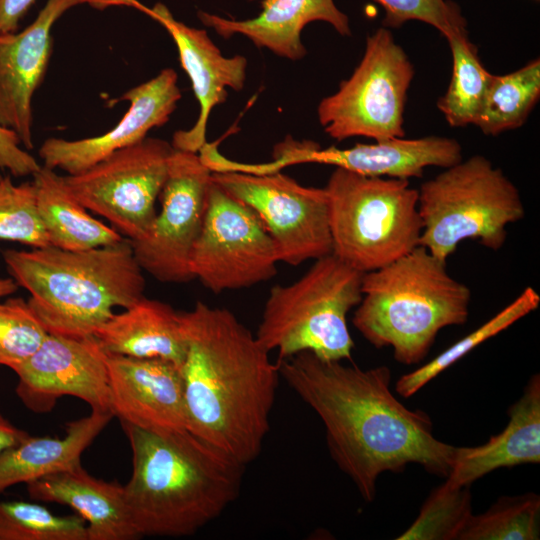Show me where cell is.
<instances>
[{
	"label": "cell",
	"mask_w": 540,
	"mask_h": 540,
	"mask_svg": "<svg viewBox=\"0 0 540 540\" xmlns=\"http://www.w3.org/2000/svg\"><path fill=\"white\" fill-rule=\"evenodd\" d=\"M277 366L323 422L332 459L366 502L374 500L384 472L401 473L409 464L444 478L451 472L458 447L437 439L430 417L394 396L387 366L362 369L310 351Z\"/></svg>",
	"instance_id": "1"
},
{
	"label": "cell",
	"mask_w": 540,
	"mask_h": 540,
	"mask_svg": "<svg viewBox=\"0 0 540 540\" xmlns=\"http://www.w3.org/2000/svg\"><path fill=\"white\" fill-rule=\"evenodd\" d=\"M181 316L188 430L246 466L259 456L270 429L277 363L228 309L197 301Z\"/></svg>",
	"instance_id": "2"
},
{
	"label": "cell",
	"mask_w": 540,
	"mask_h": 540,
	"mask_svg": "<svg viewBox=\"0 0 540 540\" xmlns=\"http://www.w3.org/2000/svg\"><path fill=\"white\" fill-rule=\"evenodd\" d=\"M121 425L132 451L124 496L140 538L191 536L239 497L246 466L188 429Z\"/></svg>",
	"instance_id": "3"
},
{
	"label": "cell",
	"mask_w": 540,
	"mask_h": 540,
	"mask_svg": "<svg viewBox=\"0 0 540 540\" xmlns=\"http://www.w3.org/2000/svg\"><path fill=\"white\" fill-rule=\"evenodd\" d=\"M10 276L30 293L28 305L47 333L83 339L94 336L115 313L144 296V271L130 240L88 250L54 246L8 249Z\"/></svg>",
	"instance_id": "4"
},
{
	"label": "cell",
	"mask_w": 540,
	"mask_h": 540,
	"mask_svg": "<svg viewBox=\"0 0 540 540\" xmlns=\"http://www.w3.org/2000/svg\"><path fill=\"white\" fill-rule=\"evenodd\" d=\"M361 290L354 327L374 347H391L394 359L405 365L421 362L440 330L462 325L469 316V287L421 245L364 273Z\"/></svg>",
	"instance_id": "5"
},
{
	"label": "cell",
	"mask_w": 540,
	"mask_h": 540,
	"mask_svg": "<svg viewBox=\"0 0 540 540\" xmlns=\"http://www.w3.org/2000/svg\"><path fill=\"white\" fill-rule=\"evenodd\" d=\"M362 272L333 254L314 260L299 279L274 285L255 334L282 360L303 351L329 360H349L354 341L347 315L362 298Z\"/></svg>",
	"instance_id": "6"
},
{
	"label": "cell",
	"mask_w": 540,
	"mask_h": 540,
	"mask_svg": "<svg viewBox=\"0 0 540 540\" xmlns=\"http://www.w3.org/2000/svg\"><path fill=\"white\" fill-rule=\"evenodd\" d=\"M324 189L332 254L356 270H377L420 245L418 190L408 179L335 167Z\"/></svg>",
	"instance_id": "7"
},
{
	"label": "cell",
	"mask_w": 540,
	"mask_h": 540,
	"mask_svg": "<svg viewBox=\"0 0 540 540\" xmlns=\"http://www.w3.org/2000/svg\"><path fill=\"white\" fill-rule=\"evenodd\" d=\"M418 211L420 245L445 262L468 239L500 250L508 225L525 216L516 185L483 155L462 159L422 183Z\"/></svg>",
	"instance_id": "8"
},
{
	"label": "cell",
	"mask_w": 540,
	"mask_h": 540,
	"mask_svg": "<svg viewBox=\"0 0 540 540\" xmlns=\"http://www.w3.org/2000/svg\"><path fill=\"white\" fill-rule=\"evenodd\" d=\"M414 67L387 27L367 36L363 57L339 89L323 98L317 115L331 138L383 141L405 136L404 109Z\"/></svg>",
	"instance_id": "9"
},
{
	"label": "cell",
	"mask_w": 540,
	"mask_h": 540,
	"mask_svg": "<svg viewBox=\"0 0 540 540\" xmlns=\"http://www.w3.org/2000/svg\"><path fill=\"white\" fill-rule=\"evenodd\" d=\"M173 149L163 139L146 137L80 173L64 175L63 180L88 211L109 221L126 239L137 241L148 234L156 218L155 202Z\"/></svg>",
	"instance_id": "10"
},
{
	"label": "cell",
	"mask_w": 540,
	"mask_h": 540,
	"mask_svg": "<svg viewBox=\"0 0 540 540\" xmlns=\"http://www.w3.org/2000/svg\"><path fill=\"white\" fill-rule=\"evenodd\" d=\"M278 253L260 218L212 180L200 233L189 268L194 279L215 294L272 279Z\"/></svg>",
	"instance_id": "11"
},
{
	"label": "cell",
	"mask_w": 540,
	"mask_h": 540,
	"mask_svg": "<svg viewBox=\"0 0 540 540\" xmlns=\"http://www.w3.org/2000/svg\"><path fill=\"white\" fill-rule=\"evenodd\" d=\"M212 180L260 218L280 262L297 266L332 254L324 188L303 186L280 171L212 172Z\"/></svg>",
	"instance_id": "12"
},
{
	"label": "cell",
	"mask_w": 540,
	"mask_h": 540,
	"mask_svg": "<svg viewBox=\"0 0 540 540\" xmlns=\"http://www.w3.org/2000/svg\"><path fill=\"white\" fill-rule=\"evenodd\" d=\"M211 175L198 152L173 149L159 196L161 210L148 234L130 241L138 264L156 280L194 279L189 260L203 224Z\"/></svg>",
	"instance_id": "13"
},
{
	"label": "cell",
	"mask_w": 540,
	"mask_h": 540,
	"mask_svg": "<svg viewBox=\"0 0 540 540\" xmlns=\"http://www.w3.org/2000/svg\"><path fill=\"white\" fill-rule=\"evenodd\" d=\"M462 147L453 138L426 136L404 137L356 144L349 148H321L312 141L290 137L278 143L273 160L262 164H241L251 174H268L304 163L332 165L372 177L410 179L422 177L427 167L447 168L462 160Z\"/></svg>",
	"instance_id": "14"
},
{
	"label": "cell",
	"mask_w": 540,
	"mask_h": 540,
	"mask_svg": "<svg viewBox=\"0 0 540 540\" xmlns=\"http://www.w3.org/2000/svg\"><path fill=\"white\" fill-rule=\"evenodd\" d=\"M106 357L94 336L75 339L48 333L31 356L11 369L18 378L16 394L36 413L51 411L63 396L112 413Z\"/></svg>",
	"instance_id": "15"
},
{
	"label": "cell",
	"mask_w": 540,
	"mask_h": 540,
	"mask_svg": "<svg viewBox=\"0 0 540 540\" xmlns=\"http://www.w3.org/2000/svg\"><path fill=\"white\" fill-rule=\"evenodd\" d=\"M83 3L99 9L113 5L112 0H47L23 30L0 33V123L18 135L26 150L33 148L32 99L52 55V27L68 9Z\"/></svg>",
	"instance_id": "16"
},
{
	"label": "cell",
	"mask_w": 540,
	"mask_h": 540,
	"mask_svg": "<svg viewBox=\"0 0 540 540\" xmlns=\"http://www.w3.org/2000/svg\"><path fill=\"white\" fill-rule=\"evenodd\" d=\"M181 97L176 71L165 68L120 97L129 102V108L106 133L78 140L46 139L38 151L42 166L67 175L80 173L111 153L142 141L151 129L165 125Z\"/></svg>",
	"instance_id": "17"
},
{
	"label": "cell",
	"mask_w": 540,
	"mask_h": 540,
	"mask_svg": "<svg viewBox=\"0 0 540 540\" xmlns=\"http://www.w3.org/2000/svg\"><path fill=\"white\" fill-rule=\"evenodd\" d=\"M106 362L111 411L121 423L159 432L188 429L178 365L109 353Z\"/></svg>",
	"instance_id": "18"
},
{
	"label": "cell",
	"mask_w": 540,
	"mask_h": 540,
	"mask_svg": "<svg viewBox=\"0 0 540 540\" xmlns=\"http://www.w3.org/2000/svg\"><path fill=\"white\" fill-rule=\"evenodd\" d=\"M159 22L170 34L178 49L182 68L188 74L195 97L199 103V115L188 130L174 133L175 149L198 152L206 142V129L214 107L225 102L227 89L240 91L244 87L247 59L242 55L225 57L203 29L190 27L176 20L162 3L138 8Z\"/></svg>",
	"instance_id": "19"
},
{
	"label": "cell",
	"mask_w": 540,
	"mask_h": 540,
	"mask_svg": "<svg viewBox=\"0 0 540 540\" xmlns=\"http://www.w3.org/2000/svg\"><path fill=\"white\" fill-rule=\"evenodd\" d=\"M197 16L223 38L242 35L257 47L292 61L306 55L301 32L308 23L323 21L341 36H351L349 18L334 0H262L260 13L245 20L226 19L205 11H198Z\"/></svg>",
	"instance_id": "20"
},
{
	"label": "cell",
	"mask_w": 540,
	"mask_h": 540,
	"mask_svg": "<svg viewBox=\"0 0 540 540\" xmlns=\"http://www.w3.org/2000/svg\"><path fill=\"white\" fill-rule=\"evenodd\" d=\"M35 501L67 505L87 524L88 540L140 538L130 517L124 488L91 476L81 465L26 484Z\"/></svg>",
	"instance_id": "21"
},
{
	"label": "cell",
	"mask_w": 540,
	"mask_h": 540,
	"mask_svg": "<svg viewBox=\"0 0 540 540\" xmlns=\"http://www.w3.org/2000/svg\"><path fill=\"white\" fill-rule=\"evenodd\" d=\"M504 430L483 445L458 447L453 468L446 477L455 486H470L503 467L540 463V376L533 375L522 396L509 408Z\"/></svg>",
	"instance_id": "22"
},
{
	"label": "cell",
	"mask_w": 540,
	"mask_h": 540,
	"mask_svg": "<svg viewBox=\"0 0 540 540\" xmlns=\"http://www.w3.org/2000/svg\"><path fill=\"white\" fill-rule=\"evenodd\" d=\"M109 354L162 358L181 367L187 352L181 311L142 297L121 313H114L94 334Z\"/></svg>",
	"instance_id": "23"
},
{
	"label": "cell",
	"mask_w": 540,
	"mask_h": 540,
	"mask_svg": "<svg viewBox=\"0 0 540 540\" xmlns=\"http://www.w3.org/2000/svg\"><path fill=\"white\" fill-rule=\"evenodd\" d=\"M112 417L110 412L92 410L90 415L68 423L62 438L29 435L1 452L0 494L13 485L81 465L82 453Z\"/></svg>",
	"instance_id": "24"
},
{
	"label": "cell",
	"mask_w": 540,
	"mask_h": 540,
	"mask_svg": "<svg viewBox=\"0 0 540 540\" xmlns=\"http://www.w3.org/2000/svg\"><path fill=\"white\" fill-rule=\"evenodd\" d=\"M39 215L51 246L88 250L120 242L124 237L89 214L71 194L63 176L41 166L33 175Z\"/></svg>",
	"instance_id": "25"
},
{
	"label": "cell",
	"mask_w": 540,
	"mask_h": 540,
	"mask_svg": "<svg viewBox=\"0 0 540 540\" xmlns=\"http://www.w3.org/2000/svg\"><path fill=\"white\" fill-rule=\"evenodd\" d=\"M540 97V60L504 75L491 74L480 113L474 123L496 136L521 127Z\"/></svg>",
	"instance_id": "26"
},
{
	"label": "cell",
	"mask_w": 540,
	"mask_h": 540,
	"mask_svg": "<svg viewBox=\"0 0 540 540\" xmlns=\"http://www.w3.org/2000/svg\"><path fill=\"white\" fill-rule=\"evenodd\" d=\"M452 54V77L437 107L452 127L474 125L488 88L491 73L482 65L467 30L446 38Z\"/></svg>",
	"instance_id": "27"
},
{
	"label": "cell",
	"mask_w": 540,
	"mask_h": 540,
	"mask_svg": "<svg viewBox=\"0 0 540 540\" xmlns=\"http://www.w3.org/2000/svg\"><path fill=\"white\" fill-rule=\"evenodd\" d=\"M539 305V294L534 288L526 287L516 299L477 329L455 342L423 366L402 375L396 381V392L404 398L416 394L429 381L459 361L478 345L535 311Z\"/></svg>",
	"instance_id": "28"
},
{
	"label": "cell",
	"mask_w": 540,
	"mask_h": 540,
	"mask_svg": "<svg viewBox=\"0 0 540 540\" xmlns=\"http://www.w3.org/2000/svg\"><path fill=\"white\" fill-rule=\"evenodd\" d=\"M540 496L500 497L487 511L471 515L458 540H538Z\"/></svg>",
	"instance_id": "29"
},
{
	"label": "cell",
	"mask_w": 540,
	"mask_h": 540,
	"mask_svg": "<svg viewBox=\"0 0 540 540\" xmlns=\"http://www.w3.org/2000/svg\"><path fill=\"white\" fill-rule=\"evenodd\" d=\"M470 486L444 481L424 501L414 522L397 540H458L472 515Z\"/></svg>",
	"instance_id": "30"
},
{
	"label": "cell",
	"mask_w": 540,
	"mask_h": 540,
	"mask_svg": "<svg viewBox=\"0 0 540 540\" xmlns=\"http://www.w3.org/2000/svg\"><path fill=\"white\" fill-rule=\"evenodd\" d=\"M0 540H88L79 515L58 516L45 506L0 500Z\"/></svg>",
	"instance_id": "31"
},
{
	"label": "cell",
	"mask_w": 540,
	"mask_h": 540,
	"mask_svg": "<svg viewBox=\"0 0 540 540\" xmlns=\"http://www.w3.org/2000/svg\"><path fill=\"white\" fill-rule=\"evenodd\" d=\"M0 240L41 248L50 245L39 215L33 182L14 184L0 179Z\"/></svg>",
	"instance_id": "32"
},
{
	"label": "cell",
	"mask_w": 540,
	"mask_h": 540,
	"mask_svg": "<svg viewBox=\"0 0 540 540\" xmlns=\"http://www.w3.org/2000/svg\"><path fill=\"white\" fill-rule=\"evenodd\" d=\"M47 331L23 298L0 300V365L12 369L31 356Z\"/></svg>",
	"instance_id": "33"
},
{
	"label": "cell",
	"mask_w": 540,
	"mask_h": 540,
	"mask_svg": "<svg viewBox=\"0 0 540 540\" xmlns=\"http://www.w3.org/2000/svg\"><path fill=\"white\" fill-rule=\"evenodd\" d=\"M384 12L383 25L399 28L408 21L426 23L447 38L466 30V20L460 7L451 0H373Z\"/></svg>",
	"instance_id": "34"
},
{
	"label": "cell",
	"mask_w": 540,
	"mask_h": 540,
	"mask_svg": "<svg viewBox=\"0 0 540 540\" xmlns=\"http://www.w3.org/2000/svg\"><path fill=\"white\" fill-rule=\"evenodd\" d=\"M18 135L0 123V179L8 171L14 177L33 176L42 165L26 149Z\"/></svg>",
	"instance_id": "35"
},
{
	"label": "cell",
	"mask_w": 540,
	"mask_h": 540,
	"mask_svg": "<svg viewBox=\"0 0 540 540\" xmlns=\"http://www.w3.org/2000/svg\"><path fill=\"white\" fill-rule=\"evenodd\" d=\"M36 0H0V33H13Z\"/></svg>",
	"instance_id": "36"
},
{
	"label": "cell",
	"mask_w": 540,
	"mask_h": 540,
	"mask_svg": "<svg viewBox=\"0 0 540 540\" xmlns=\"http://www.w3.org/2000/svg\"><path fill=\"white\" fill-rule=\"evenodd\" d=\"M29 434L14 426L0 414V453L17 445Z\"/></svg>",
	"instance_id": "37"
},
{
	"label": "cell",
	"mask_w": 540,
	"mask_h": 540,
	"mask_svg": "<svg viewBox=\"0 0 540 540\" xmlns=\"http://www.w3.org/2000/svg\"><path fill=\"white\" fill-rule=\"evenodd\" d=\"M18 287L19 286L12 277H0V300L14 294L17 291Z\"/></svg>",
	"instance_id": "38"
}]
</instances>
